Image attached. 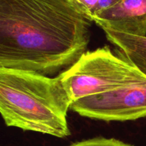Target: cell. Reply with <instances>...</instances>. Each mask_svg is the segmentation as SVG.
Returning a JSON list of instances; mask_svg holds the SVG:
<instances>
[{"label":"cell","instance_id":"cell-1","mask_svg":"<svg viewBox=\"0 0 146 146\" xmlns=\"http://www.w3.org/2000/svg\"><path fill=\"white\" fill-rule=\"evenodd\" d=\"M91 22L72 0H0V67L60 75L87 51Z\"/></svg>","mask_w":146,"mask_h":146},{"label":"cell","instance_id":"cell-2","mask_svg":"<svg viewBox=\"0 0 146 146\" xmlns=\"http://www.w3.org/2000/svg\"><path fill=\"white\" fill-rule=\"evenodd\" d=\"M71 104L58 76L0 67V113L7 126L66 138Z\"/></svg>","mask_w":146,"mask_h":146},{"label":"cell","instance_id":"cell-3","mask_svg":"<svg viewBox=\"0 0 146 146\" xmlns=\"http://www.w3.org/2000/svg\"><path fill=\"white\" fill-rule=\"evenodd\" d=\"M57 76L72 104L89 96L146 84L143 74L119 51L114 54L107 46L87 51Z\"/></svg>","mask_w":146,"mask_h":146},{"label":"cell","instance_id":"cell-4","mask_svg":"<svg viewBox=\"0 0 146 146\" xmlns=\"http://www.w3.org/2000/svg\"><path fill=\"white\" fill-rule=\"evenodd\" d=\"M70 109L83 117L99 121H135L146 117V84L84 97Z\"/></svg>","mask_w":146,"mask_h":146},{"label":"cell","instance_id":"cell-5","mask_svg":"<svg viewBox=\"0 0 146 146\" xmlns=\"http://www.w3.org/2000/svg\"><path fill=\"white\" fill-rule=\"evenodd\" d=\"M93 21L102 29L146 36V0H119L98 13Z\"/></svg>","mask_w":146,"mask_h":146},{"label":"cell","instance_id":"cell-6","mask_svg":"<svg viewBox=\"0 0 146 146\" xmlns=\"http://www.w3.org/2000/svg\"><path fill=\"white\" fill-rule=\"evenodd\" d=\"M108 41L146 76V36H138L104 29Z\"/></svg>","mask_w":146,"mask_h":146},{"label":"cell","instance_id":"cell-7","mask_svg":"<svg viewBox=\"0 0 146 146\" xmlns=\"http://www.w3.org/2000/svg\"><path fill=\"white\" fill-rule=\"evenodd\" d=\"M79 9L93 21L99 12L111 7L119 0H72Z\"/></svg>","mask_w":146,"mask_h":146},{"label":"cell","instance_id":"cell-8","mask_svg":"<svg viewBox=\"0 0 146 146\" xmlns=\"http://www.w3.org/2000/svg\"><path fill=\"white\" fill-rule=\"evenodd\" d=\"M68 146H133L115 138H106L104 137H97L91 139L84 140L74 143Z\"/></svg>","mask_w":146,"mask_h":146}]
</instances>
